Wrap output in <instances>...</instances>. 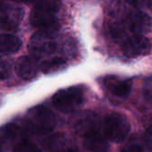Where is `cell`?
<instances>
[{"label":"cell","instance_id":"cell-10","mask_svg":"<svg viewBox=\"0 0 152 152\" xmlns=\"http://www.w3.org/2000/svg\"><path fill=\"white\" fill-rule=\"evenodd\" d=\"M15 72L18 76L24 80H31L39 72L40 69V64H39L38 58L33 56H27L20 57L15 65Z\"/></svg>","mask_w":152,"mask_h":152},{"label":"cell","instance_id":"cell-15","mask_svg":"<svg viewBox=\"0 0 152 152\" xmlns=\"http://www.w3.org/2000/svg\"><path fill=\"white\" fill-rule=\"evenodd\" d=\"M66 65V62L63 58L54 57L42 62L40 64V70L45 74H50L63 71L64 69H65Z\"/></svg>","mask_w":152,"mask_h":152},{"label":"cell","instance_id":"cell-22","mask_svg":"<svg viewBox=\"0 0 152 152\" xmlns=\"http://www.w3.org/2000/svg\"><path fill=\"white\" fill-rule=\"evenodd\" d=\"M146 142L148 147L152 150V125L148 129L146 132Z\"/></svg>","mask_w":152,"mask_h":152},{"label":"cell","instance_id":"cell-12","mask_svg":"<svg viewBox=\"0 0 152 152\" xmlns=\"http://www.w3.org/2000/svg\"><path fill=\"white\" fill-rule=\"evenodd\" d=\"M45 146L48 152H77L71 140L63 133L54 134L49 137Z\"/></svg>","mask_w":152,"mask_h":152},{"label":"cell","instance_id":"cell-4","mask_svg":"<svg viewBox=\"0 0 152 152\" xmlns=\"http://www.w3.org/2000/svg\"><path fill=\"white\" fill-rule=\"evenodd\" d=\"M24 15L23 7L16 2L0 1V30L15 31Z\"/></svg>","mask_w":152,"mask_h":152},{"label":"cell","instance_id":"cell-17","mask_svg":"<svg viewBox=\"0 0 152 152\" xmlns=\"http://www.w3.org/2000/svg\"><path fill=\"white\" fill-rule=\"evenodd\" d=\"M13 152H41L39 148L34 143L26 140H22L13 148Z\"/></svg>","mask_w":152,"mask_h":152},{"label":"cell","instance_id":"cell-1","mask_svg":"<svg viewBox=\"0 0 152 152\" xmlns=\"http://www.w3.org/2000/svg\"><path fill=\"white\" fill-rule=\"evenodd\" d=\"M56 125L54 113L43 106H37L30 109L24 119L26 131L33 134H47L51 132Z\"/></svg>","mask_w":152,"mask_h":152},{"label":"cell","instance_id":"cell-21","mask_svg":"<svg viewBox=\"0 0 152 152\" xmlns=\"http://www.w3.org/2000/svg\"><path fill=\"white\" fill-rule=\"evenodd\" d=\"M126 2L134 8H143L149 6V0H126Z\"/></svg>","mask_w":152,"mask_h":152},{"label":"cell","instance_id":"cell-14","mask_svg":"<svg viewBox=\"0 0 152 152\" xmlns=\"http://www.w3.org/2000/svg\"><path fill=\"white\" fill-rule=\"evenodd\" d=\"M22 47V40L11 34H0V52L4 54L16 53Z\"/></svg>","mask_w":152,"mask_h":152},{"label":"cell","instance_id":"cell-7","mask_svg":"<svg viewBox=\"0 0 152 152\" xmlns=\"http://www.w3.org/2000/svg\"><path fill=\"white\" fill-rule=\"evenodd\" d=\"M55 37L41 31H38L30 39L29 51L36 58H41L53 54L56 49Z\"/></svg>","mask_w":152,"mask_h":152},{"label":"cell","instance_id":"cell-2","mask_svg":"<svg viewBox=\"0 0 152 152\" xmlns=\"http://www.w3.org/2000/svg\"><path fill=\"white\" fill-rule=\"evenodd\" d=\"M131 130L127 117L120 113L107 115L102 122V132L107 140L113 142H121Z\"/></svg>","mask_w":152,"mask_h":152},{"label":"cell","instance_id":"cell-13","mask_svg":"<svg viewBox=\"0 0 152 152\" xmlns=\"http://www.w3.org/2000/svg\"><path fill=\"white\" fill-rule=\"evenodd\" d=\"M22 132V129L15 124H8L2 126L0 128V146H15L22 140L20 139V137H23Z\"/></svg>","mask_w":152,"mask_h":152},{"label":"cell","instance_id":"cell-23","mask_svg":"<svg viewBox=\"0 0 152 152\" xmlns=\"http://www.w3.org/2000/svg\"><path fill=\"white\" fill-rule=\"evenodd\" d=\"M13 1L16 3H30V2H33L34 0H13Z\"/></svg>","mask_w":152,"mask_h":152},{"label":"cell","instance_id":"cell-3","mask_svg":"<svg viewBox=\"0 0 152 152\" xmlns=\"http://www.w3.org/2000/svg\"><path fill=\"white\" fill-rule=\"evenodd\" d=\"M84 100V94L80 87H69L58 91L52 97V103L63 113H70L77 109Z\"/></svg>","mask_w":152,"mask_h":152},{"label":"cell","instance_id":"cell-24","mask_svg":"<svg viewBox=\"0 0 152 152\" xmlns=\"http://www.w3.org/2000/svg\"><path fill=\"white\" fill-rule=\"evenodd\" d=\"M148 7H152V0H149V6Z\"/></svg>","mask_w":152,"mask_h":152},{"label":"cell","instance_id":"cell-19","mask_svg":"<svg viewBox=\"0 0 152 152\" xmlns=\"http://www.w3.org/2000/svg\"><path fill=\"white\" fill-rule=\"evenodd\" d=\"M121 152H145L144 147L137 142H132L128 143L125 146L123 147Z\"/></svg>","mask_w":152,"mask_h":152},{"label":"cell","instance_id":"cell-25","mask_svg":"<svg viewBox=\"0 0 152 152\" xmlns=\"http://www.w3.org/2000/svg\"><path fill=\"white\" fill-rule=\"evenodd\" d=\"M0 152H4V151H3V149H2V147H1V146H0Z\"/></svg>","mask_w":152,"mask_h":152},{"label":"cell","instance_id":"cell-20","mask_svg":"<svg viewBox=\"0 0 152 152\" xmlns=\"http://www.w3.org/2000/svg\"><path fill=\"white\" fill-rule=\"evenodd\" d=\"M143 92L148 99L152 100V77L146 80L143 86Z\"/></svg>","mask_w":152,"mask_h":152},{"label":"cell","instance_id":"cell-5","mask_svg":"<svg viewBox=\"0 0 152 152\" xmlns=\"http://www.w3.org/2000/svg\"><path fill=\"white\" fill-rule=\"evenodd\" d=\"M129 37L132 35H144L151 27V19L148 14L136 10L129 13L124 19L119 20Z\"/></svg>","mask_w":152,"mask_h":152},{"label":"cell","instance_id":"cell-11","mask_svg":"<svg viewBox=\"0 0 152 152\" xmlns=\"http://www.w3.org/2000/svg\"><path fill=\"white\" fill-rule=\"evenodd\" d=\"M106 88L114 95L119 98L127 97L132 90V82L115 75H108L103 81Z\"/></svg>","mask_w":152,"mask_h":152},{"label":"cell","instance_id":"cell-9","mask_svg":"<svg viewBox=\"0 0 152 152\" xmlns=\"http://www.w3.org/2000/svg\"><path fill=\"white\" fill-rule=\"evenodd\" d=\"M83 145L90 152H108L109 144L107 137L96 124L90 128L83 134Z\"/></svg>","mask_w":152,"mask_h":152},{"label":"cell","instance_id":"cell-6","mask_svg":"<svg viewBox=\"0 0 152 152\" xmlns=\"http://www.w3.org/2000/svg\"><path fill=\"white\" fill-rule=\"evenodd\" d=\"M30 23L31 24L51 36L56 37L60 30V23L56 14L45 12L37 8H33L30 15Z\"/></svg>","mask_w":152,"mask_h":152},{"label":"cell","instance_id":"cell-8","mask_svg":"<svg viewBox=\"0 0 152 152\" xmlns=\"http://www.w3.org/2000/svg\"><path fill=\"white\" fill-rule=\"evenodd\" d=\"M122 45L124 54L131 58L146 56L152 49L150 40L144 35H132L125 39Z\"/></svg>","mask_w":152,"mask_h":152},{"label":"cell","instance_id":"cell-18","mask_svg":"<svg viewBox=\"0 0 152 152\" xmlns=\"http://www.w3.org/2000/svg\"><path fill=\"white\" fill-rule=\"evenodd\" d=\"M10 73H11V67L9 62L0 56V81L8 78Z\"/></svg>","mask_w":152,"mask_h":152},{"label":"cell","instance_id":"cell-16","mask_svg":"<svg viewBox=\"0 0 152 152\" xmlns=\"http://www.w3.org/2000/svg\"><path fill=\"white\" fill-rule=\"evenodd\" d=\"M34 8L56 14L61 7V0H34Z\"/></svg>","mask_w":152,"mask_h":152}]
</instances>
